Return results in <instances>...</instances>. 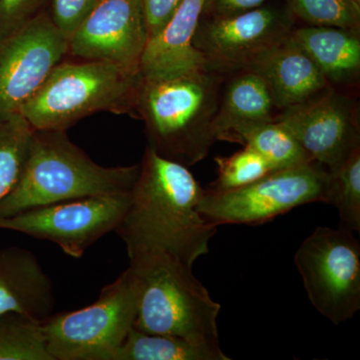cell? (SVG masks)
I'll use <instances>...</instances> for the list:
<instances>
[{"mask_svg":"<svg viewBox=\"0 0 360 360\" xmlns=\"http://www.w3.org/2000/svg\"><path fill=\"white\" fill-rule=\"evenodd\" d=\"M129 207L116 229L129 257L160 250L193 267L207 255L217 226L198 206L205 189L188 167L146 146Z\"/></svg>","mask_w":360,"mask_h":360,"instance_id":"1","label":"cell"},{"mask_svg":"<svg viewBox=\"0 0 360 360\" xmlns=\"http://www.w3.org/2000/svg\"><path fill=\"white\" fill-rule=\"evenodd\" d=\"M226 77L207 68L143 77L135 112L143 120L149 148L186 167L205 160L215 143L213 120Z\"/></svg>","mask_w":360,"mask_h":360,"instance_id":"2","label":"cell"},{"mask_svg":"<svg viewBox=\"0 0 360 360\" xmlns=\"http://www.w3.org/2000/svg\"><path fill=\"white\" fill-rule=\"evenodd\" d=\"M139 169L99 165L63 130H33L20 179L0 201V219L63 201L130 193Z\"/></svg>","mask_w":360,"mask_h":360,"instance_id":"3","label":"cell"},{"mask_svg":"<svg viewBox=\"0 0 360 360\" xmlns=\"http://www.w3.org/2000/svg\"><path fill=\"white\" fill-rule=\"evenodd\" d=\"M129 266L139 288L134 328L221 348L217 328L221 305L193 276V267L160 250L129 257Z\"/></svg>","mask_w":360,"mask_h":360,"instance_id":"4","label":"cell"},{"mask_svg":"<svg viewBox=\"0 0 360 360\" xmlns=\"http://www.w3.org/2000/svg\"><path fill=\"white\" fill-rule=\"evenodd\" d=\"M63 59L21 108L34 130H63L101 111L136 117L139 70L108 61Z\"/></svg>","mask_w":360,"mask_h":360,"instance_id":"5","label":"cell"},{"mask_svg":"<svg viewBox=\"0 0 360 360\" xmlns=\"http://www.w3.org/2000/svg\"><path fill=\"white\" fill-rule=\"evenodd\" d=\"M139 281L129 266L104 286L96 302L42 322L47 350L54 360H115L139 304Z\"/></svg>","mask_w":360,"mask_h":360,"instance_id":"6","label":"cell"},{"mask_svg":"<svg viewBox=\"0 0 360 360\" xmlns=\"http://www.w3.org/2000/svg\"><path fill=\"white\" fill-rule=\"evenodd\" d=\"M331 176L312 161L276 169L262 179L231 191L205 189L198 210L215 226L258 225L300 206L330 201Z\"/></svg>","mask_w":360,"mask_h":360,"instance_id":"7","label":"cell"},{"mask_svg":"<svg viewBox=\"0 0 360 360\" xmlns=\"http://www.w3.org/2000/svg\"><path fill=\"white\" fill-rule=\"evenodd\" d=\"M295 264L315 309L343 323L360 309V243L354 232L319 226L302 241Z\"/></svg>","mask_w":360,"mask_h":360,"instance_id":"8","label":"cell"},{"mask_svg":"<svg viewBox=\"0 0 360 360\" xmlns=\"http://www.w3.org/2000/svg\"><path fill=\"white\" fill-rule=\"evenodd\" d=\"M295 20L285 6H262L227 18H201L193 44L208 70L225 77L251 70L290 37Z\"/></svg>","mask_w":360,"mask_h":360,"instance_id":"9","label":"cell"},{"mask_svg":"<svg viewBox=\"0 0 360 360\" xmlns=\"http://www.w3.org/2000/svg\"><path fill=\"white\" fill-rule=\"evenodd\" d=\"M130 194L89 196L33 208L0 219V229L51 241L65 255L82 258L97 240L116 231L129 207Z\"/></svg>","mask_w":360,"mask_h":360,"instance_id":"10","label":"cell"},{"mask_svg":"<svg viewBox=\"0 0 360 360\" xmlns=\"http://www.w3.org/2000/svg\"><path fill=\"white\" fill-rule=\"evenodd\" d=\"M68 54V39L47 11L0 39V122L20 115Z\"/></svg>","mask_w":360,"mask_h":360,"instance_id":"11","label":"cell"},{"mask_svg":"<svg viewBox=\"0 0 360 360\" xmlns=\"http://www.w3.org/2000/svg\"><path fill=\"white\" fill-rule=\"evenodd\" d=\"M276 120L302 146L310 160L333 172L360 148L359 103L330 89L307 103L279 111Z\"/></svg>","mask_w":360,"mask_h":360,"instance_id":"12","label":"cell"},{"mask_svg":"<svg viewBox=\"0 0 360 360\" xmlns=\"http://www.w3.org/2000/svg\"><path fill=\"white\" fill-rule=\"evenodd\" d=\"M148 42L141 0H99L68 40V58L108 61L141 70Z\"/></svg>","mask_w":360,"mask_h":360,"instance_id":"13","label":"cell"},{"mask_svg":"<svg viewBox=\"0 0 360 360\" xmlns=\"http://www.w3.org/2000/svg\"><path fill=\"white\" fill-rule=\"evenodd\" d=\"M277 113L269 85L259 72L245 70L227 75L213 120L215 141L240 144L245 131L274 122Z\"/></svg>","mask_w":360,"mask_h":360,"instance_id":"14","label":"cell"},{"mask_svg":"<svg viewBox=\"0 0 360 360\" xmlns=\"http://www.w3.org/2000/svg\"><path fill=\"white\" fill-rule=\"evenodd\" d=\"M54 305L53 283L32 251L0 250V315L14 312L42 323Z\"/></svg>","mask_w":360,"mask_h":360,"instance_id":"15","label":"cell"},{"mask_svg":"<svg viewBox=\"0 0 360 360\" xmlns=\"http://www.w3.org/2000/svg\"><path fill=\"white\" fill-rule=\"evenodd\" d=\"M251 70H257L266 80L278 112L333 89L292 35L274 47Z\"/></svg>","mask_w":360,"mask_h":360,"instance_id":"16","label":"cell"},{"mask_svg":"<svg viewBox=\"0 0 360 360\" xmlns=\"http://www.w3.org/2000/svg\"><path fill=\"white\" fill-rule=\"evenodd\" d=\"M206 1L207 0L180 1L167 25L148 40L141 61L142 77H167L206 68L205 59L193 44Z\"/></svg>","mask_w":360,"mask_h":360,"instance_id":"17","label":"cell"},{"mask_svg":"<svg viewBox=\"0 0 360 360\" xmlns=\"http://www.w3.org/2000/svg\"><path fill=\"white\" fill-rule=\"evenodd\" d=\"M293 39L309 54L333 89L349 87L360 77V32L328 26L295 27Z\"/></svg>","mask_w":360,"mask_h":360,"instance_id":"18","label":"cell"},{"mask_svg":"<svg viewBox=\"0 0 360 360\" xmlns=\"http://www.w3.org/2000/svg\"><path fill=\"white\" fill-rule=\"evenodd\" d=\"M115 360H229V357L221 348L132 328L116 352Z\"/></svg>","mask_w":360,"mask_h":360,"instance_id":"19","label":"cell"},{"mask_svg":"<svg viewBox=\"0 0 360 360\" xmlns=\"http://www.w3.org/2000/svg\"><path fill=\"white\" fill-rule=\"evenodd\" d=\"M240 144L257 151L274 170L312 162L295 136L276 120L248 129Z\"/></svg>","mask_w":360,"mask_h":360,"instance_id":"20","label":"cell"},{"mask_svg":"<svg viewBox=\"0 0 360 360\" xmlns=\"http://www.w3.org/2000/svg\"><path fill=\"white\" fill-rule=\"evenodd\" d=\"M0 360H54L41 322L14 312L0 315Z\"/></svg>","mask_w":360,"mask_h":360,"instance_id":"21","label":"cell"},{"mask_svg":"<svg viewBox=\"0 0 360 360\" xmlns=\"http://www.w3.org/2000/svg\"><path fill=\"white\" fill-rule=\"evenodd\" d=\"M33 130L21 115L0 122V201L20 179Z\"/></svg>","mask_w":360,"mask_h":360,"instance_id":"22","label":"cell"},{"mask_svg":"<svg viewBox=\"0 0 360 360\" xmlns=\"http://www.w3.org/2000/svg\"><path fill=\"white\" fill-rule=\"evenodd\" d=\"M331 176L330 201L340 215L341 229L360 231V148L355 149Z\"/></svg>","mask_w":360,"mask_h":360,"instance_id":"23","label":"cell"},{"mask_svg":"<svg viewBox=\"0 0 360 360\" xmlns=\"http://www.w3.org/2000/svg\"><path fill=\"white\" fill-rule=\"evenodd\" d=\"M295 20L360 32V4L355 0H284Z\"/></svg>","mask_w":360,"mask_h":360,"instance_id":"24","label":"cell"},{"mask_svg":"<svg viewBox=\"0 0 360 360\" xmlns=\"http://www.w3.org/2000/svg\"><path fill=\"white\" fill-rule=\"evenodd\" d=\"M217 179L210 184L215 191H231L248 186L274 172L264 156L255 149L243 146L229 156H217Z\"/></svg>","mask_w":360,"mask_h":360,"instance_id":"25","label":"cell"},{"mask_svg":"<svg viewBox=\"0 0 360 360\" xmlns=\"http://www.w3.org/2000/svg\"><path fill=\"white\" fill-rule=\"evenodd\" d=\"M98 2L99 0H51L49 14L59 32L70 40Z\"/></svg>","mask_w":360,"mask_h":360,"instance_id":"26","label":"cell"},{"mask_svg":"<svg viewBox=\"0 0 360 360\" xmlns=\"http://www.w3.org/2000/svg\"><path fill=\"white\" fill-rule=\"evenodd\" d=\"M46 0H0V39L44 13Z\"/></svg>","mask_w":360,"mask_h":360,"instance_id":"27","label":"cell"},{"mask_svg":"<svg viewBox=\"0 0 360 360\" xmlns=\"http://www.w3.org/2000/svg\"><path fill=\"white\" fill-rule=\"evenodd\" d=\"M181 0H141L148 40L167 25Z\"/></svg>","mask_w":360,"mask_h":360,"instance_id":"28","label":"cell"},{"mask_svg":"<svg viewBox=\"0 0 360 360\" xmlns=\"http://www.w3.org/2000/svg\"><path fill=\"white\" fill-rule=\"evenodd\" d=\"M269 0H207L202 18H227L264 6Z\"/></svg>","mask_w":360,"mask_h":360,"instance_id":"29","label":"cell"},{"mask_svg":"<svg viewBox=\"0 0 360 360\" xmlns=\"http://www.w3.org/2000/svg\"><path fill=\"white\" fill-rule=\"evenodd\" d=\"M355 1H357L359 4H360V0H355Z\"/></svg>","mask_w":360,"mask_h":360,"instance_id":"30","label":"cell"}]
</instances>
